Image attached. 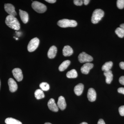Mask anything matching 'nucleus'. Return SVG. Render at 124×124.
<instances>
[{
	"label": "nucleus",
	"mask_w": 124,
	"mask_h": 124,
	"mask_svg": "<svg viewBox=\"0 0 124 124\" xmlns=\"http://www.w3.org/2000/svg\"><path fill=\"white\" fill-rule=\"evenodd\" d=\"M5 23L6 25L11 29L16 31H18L20 29V23L15 16L8 15L6 18Z\"/></svg>",
	"instance_id": "obj_1"
},
{
	"label": "nucleus",
	"mask_w": 124,
	"mask_h": 124,
	"mask_svg": "<svg viewBox=\"0 0 124 124\" xmlns=\"http://www.w3.org/2000/svg\"><path fill=\"white\" fill-rule=\"evenodd\" d=\"M116 5L118 8L122 9L124 8V0H118L116 2Z\"/></svg>",
	"instance_id": "obj_26"
},
{
	"label": "nucleus",
	"mask_w": 124,
	"mask_h": 124,
	"mask_svg": "<svg viewBox=\"0 0 124 124\" xmlns=\"http://www.w3.org/2000/svg\"><path fill=\"white\" fill-rule=\"evenodd\" d=\"M35 97L38 100L45 97V94L43 91L41 89H37L35 93Z\"/></svg>",
	"instance_id": "obj_22"
},
{
	"label": "nucleus",
	"mask_w": 124,
	"mask_h": 124,
	"mask_svg": "<svg viewBox=\"0 0 124 124\" xmlns=\"http://www.w3.org/2000/svg\"><path fill=\"white\" fill-rule=\"evenodd\" d=\"M63 54L65 57L70 56L73 53V50L71 47L69 46H64L62 50Z\"/></svg>",
	"instance_id": "obj_16"
},
{
	"label": "nucleus",
	"mask_w": 124,
	"mask_h": 124,
	"mask_svg": "<svg viewBox=\"0 0 124 124\" xmlns=\"http://www.w3.org/2000/svg\"><path fill=\"white\" fill-rule=\"evenodd\" d=\"M119 81L121 85H124V76H122L120 78Z\"/></svg>",
	"instance_id": "obj_29"
},
{
	"label": "nucleus",
	"mask_w": 124,
	"mask_h": 124,
	"mask_svg": "<svg viewBox=\"0 0 124 124\" xmlns=\"http://www.w3.org/2000/svg\"><path fill=\"white\" fill-rule=\"evenodd\" d=\"M45 1L49 2V3L53 4V3H55L56 1V0H46Z\"/></svg>",
	"instance_id": "obj_33"
},
{
	"label": "nucleus",
	"mask_w": 124,
	"mask_h": 124,
	"mask_svg": "<svg viewBox=\"0 0 124 124\" xmlns=\"http://www.w3.org/2000/svg\"><path fill=\"white\" fill-rule=\"evenodd\" d=\"M117 91L119 93L124 94V88L121 87V88H119L117 89Z\"/></svg>",
	"instance_id": "obj_30"
},
{
	"label": "nucleus",
	"mask_w": 124,
	"mask_h": 124,
	"mask_svg": "<svg viewBox=\"0 0 124 124\" xmlns=\"http://www.w3.org/2000/svg\"><path fill=\"white\" fill-rule=\"evenodd\" d=\"M39 44V40L35 37L29 41L27 46L28 50L30 52H33L38 48Z\"/></svg>",
	"instance_id": "obj_5"
},
{
	"label": "nucleus",
	"mask_w": 124,
	"mask_h": 124,
	"mask_svg": "<svg viewBox=\"0 0 124 124\" xmlns=\"http://www.w3.org/2000/svg\"><path fill=\"white\" fill-rule=\"evenodd\" d=\"M57 51V47L54 46H51L48 52V57L50 59H53L55 57Z\"/></svg>",
	"instance_id": "obj_14"
},
{
	"label": "nucleus",
	"mask_w": 124,
	"mask_h": 124,
	"mask_svg": "<svg viewBox=\"0 0 124 124\" xmlns=\"http://www.w3.org/2000/svg\"><path fill=\"white\" fill-rule=\"evenodd\" d=\"M14 77L18 81H21L23 78V76L22 70L20 68H16L12 71Z\"/></svg>",
	"instance_id": "obj_7"
},
{
	"label": "nucleus",
	"mask_w": 124,
	"mask_h": 124,
	"mask_svg": "<svg viewBox=\"0 0 124 124\" xmlns=\"http://www.w3.org/2000/svg\"><path fill=\"white\" fill-rule=\"evenodd\" d=\"M8 84L9 90L11 93L15 92L17 89V85L13 78H10L8 80Z\"/></svg>",
	"instance_id": "obj_11"
},
{
	"label": "nucleus",
	"mask_w": 124,
	"mask_h": 124,
	"mask_svg": "<svg viewBox=\"0 0 124 124\" xmlns=\"http://www.w3.org/2000/svg\"><path fill=\"white\" fill-rule=\"evenodd\" d=\"M78 60L80 62H88L93 61V58L91 55L83 52L80 54L78 56Z\"/></svg>",
	"instance_id": "obj_6"
},
{
	"label": "nucleus",
	"mask_w": 124,
	"mask_h": 124,
	"mask_svg": "<svg viewBox=\"0 0 124 124\" xmlns=\"http://www.w3.org/2000/svg\"><path fill=\"white\" fill-rule=\"evenodd\" d=\"M93 64L90 62L86 63L81 68V72L83 74H88L89 71L93 67Z\"/></svg>",
	"instance_id": "obj_10"
},
{
	"label": "nucleus",
	"mask_w": 124,
	"mask_h": 124,
	"mask_svg": "<svg viewBox=\"0 0 124 124\" xmlns=\"http://www.w3.org/2000/svg\"><path fill=\"white\" fill-rule=\"evenodd\" d=\"M119 66L121 69L124 70V62H120Z\"/></svg>",
	"instance_id": "obj_32"
},
{
	"label": "nucleus",
	"mask_w": 124,
	"mask_h": 124,
	"mask_svg": "<svg viewBox=\"0 0 124 124\" xmlns=\"http://www.w3.org/2000/svg\"><path fill=\"white\" fill-rule=\"evenodd\" d=\"M104 11L101 9H96L93 12L91 22L94 24L97 23L104 16Z\"/></svg>",
	"instance_id": "obj_2"
},
{
	"label": "nucleus",
	"mask_w": 124,
	"mask_h": 124,
	"mask_svg": "<svg viewBox=\"0 0 124 124\" xmlns=\"http://www.w3.org/2000/svg\"><path fill=\"white\" fill-rule=\"evenodd\" d=\"M98 124H106L104 121L102 119H100L98 121Z\"/></svg>",
	"instance_id": "obj_31"
},
{
	"label": "nucleus",
	"mask_w": 124,
	"mask_h": 124,
	"mask_svg": "<svg viewBox=\"0 0 124 124\" xmlns=\"http://www.w3.org/2000/svg\"><path fill=\"white\" fill-rule=\"evenodd\" d=\"M113 64V62L111 61L106 62L102 66V70L104 71L110 70L112 67Z\"/></svg>",
	"instance_id": "obj_21"
},
{
	"label": "nucleus",
	"mask_w": 124,
	"mask_h": 124,
	"mask_svg": "<svg viewBox=\"0 0 124 124\" xmlns=\"http://www.w3.org/2000/svg\"><path fill=\"white\" fill-rule=\"evenodd\" d=\"M120 27L121 28L123 29L124 31V23H122L120 25Z\"/></svg>",
	"instance_id": "obj_35"
},
{
	"label": "nucleus",
	"mask_w": 124,
	"mask_h": 124,
	"mask_svg": "<svg viewBox=\"0 0 124 124\" xmlns=\"http://www.w3.org/2000/svg\"><path fill=\"white\" fill-rule=\"evenodd\" d=\"M19 14L21 20L23 23H27L29 19V16L27 13L26 11L19 9Z\"/></svg>",
	"instance_id": "obj_15"
},
{
	"label": "nucleus",
	"mask_w": 124,
	"mask_h": 124,
	"mask_svg": "<svg viewBox=\"0 0 124 124\" xmlns=\"http://www.w3.org/2000/svg\"><path fill=\"white\" fill-rule=\"evenodd\" d=\"M5 122L6 124H22L19 121L12 117H8L6 119Z\"/></svg>",
	"instance_id": "obj_20"
},
{
	"label": "nucleus",
	"mask_w": 124,
	"mask_h": 124,
	"mask_svg": "<svg viewBox=\"0 0 124 124\" xmlns=\"http://www.w3.org/2000/svg\"><path fill=\"white\" fill-rule=\"evenodd\" d=\"M70 64V61L69 60H65L62 62L59 67V70L60 71H63L68 67Z\"/></svg>",
	"instance_id": "obj_19"
},
{
	"label": "nucleus",
	"mask_w": 124,
	"mask_h": 124,
	"mask_svg": "<svg viewBox=\"0 0 124 124\" xmlns=\"http://www.w3.org/2000/svg\"><path fill=\"white\" fill-rule=\"evenodd\" d=\"M83 1H84V4L85 5H88L89 4L90 0H84Z\"/></svg>",
	"instance_id": "obj_34"
},
{
	"label": "nucleus",
	"mask_w": 124,
	"mask_h": 124,
	"mask_svg": "<svg viewBox=\"0 0 124 124\" xmlns=\"http://www.w3.org/2000/svg\"><path fill=\"white\" fill-rule=\"evenodd\" d=\"M67 77L69 78H75L78 76L77 72L75 69H72L67 73Z\"/></svg>",
	"instance_id": "obj_23"
},
{
	"label": "nucleus",
	"mask_w": 124,
	"mask_h": 124,
	"mask_svg": "<svg viewBox=\"0 0 124 124\" xmlns=\"http://www.w3.org/2000/svg\"><path fill=\"white\" fill-rule=\"evenodd\" d=\"M57 106L62 110H63L66 107V103L64 97L61 96L58 99Z\"/></svg>",
	"instance_id": "obj_13"
},
{
	"label": "nucleus",
	"mask_w": 124,
	"mask_h": 124,
	"mask_svg": "<svg viewBox=\"0 0 124 124\" xmlns=\"http://www.w3.org/2000/svg\"><path fill=\"white\" fill-rule=\"evenodd\" d=\"M115 33L120 38H122L124 37V30L121 28H117L116 29Z\"/></svg>",
	"instance_id": "obj_24"
},
{
	"label": "nucleus",
	"mask_w": 124,
	"mask_h": 124,
	"mask_svg": "<svg viewBox=\"0 0 124 124\" xmlns=\"http://www.w3.org/2000/svg\"><path fill=\"white\" fill-rule=\"evenodd\" d=\"M4 8L5 10L7 13L9 14V15H12L15 17L17 15V13L15 10V8L11 4H5Z\"/></svg>",
	"instance_id": "obj_8"
},
{
	"label": "nucleus",
	"mask_w": 124,
	"mask_h": 124,
	"mask_svg": "<svg viewBox=\"0 0 124 124\" xmlns=\"http://www.w3.org/2000/svg\"><path fill=\"white\" fill-rule=\"evenodd\" d=\"M87 97L89 101L90 102H93L96 100L97 94L95 90L93 88H90L88 90Z\"/></svg>",
	"instance_id": "obj_12"
},
{
	"label": "nucleus",
	"mask_w": 124,
	"mask_h": 124,
	"mask_svg": "<svg viewBox=\"0 0 124 124\" xmlns=\"http://www.w3.org/2000/svg\"><path fill=\"white\" fill-rule=\"evenodd\" d=\"M40 87L42 91H48L50 89V86L46 82H43L40 85Z\"/></svg>",
	"instance_id": "obj_25"
},
{
	"label": "nucleus",
	"mask_w": 124,
	"mask_h": 124,
	"mask_svg": "<svg viewBox=\"0 0 124 124\" xmlns=\"http://www.w3.org/2000/svg\"><path fill=\"white\" fill-rule=\"evenodd\" d=\"M32 8L39 13H43L46 11V6L37 1H33L31 5Z\"/></svg>",
	"instance_id": "obj_4"
},
{
	"label": "nucleus",
	"mask_w": 124,
	"mask_h": 124,
	"mask_svg": "<svg viewBox=\"0 0 124 124\" xmlns=\"http://www.w3.org/2000/svg\"><path fill=\"white\" fill-rule=\"evenodd\" d=\"M87 124V123H86V122H82V123H81V124Z\"/></svg>",
	"instance_id": "obj_36"
},
{
	"label": "nucleus",
	"mask_w": 124,
	"mask_h": 124,
	"mask_svg": "<svg viewBox=\"0 0 124 124\" xmlns=\"http://www.w3.org/2000/svg\"><path fill=\"white\" fill-rule=\"evenodd\" d=\"M48 106L50 110L54 112H57L59 110V108L55 103L54 99L51 98L48 102Z\"/></svg>",
	"instance_id": "obj_9"
},
{
	"label": "nucleus",
	"mask_w": 124,
	"mask_h": 124,
	"mask_svg": "<svg viewBox=\"0 0 124 124\" xmlns=\"http://www.w3.org/2000/svg\"><path fill=\"white\" fill-rule=\"evenodd\" d=\"M84 89V85L83 84H78L75 86L74 89V92L76 95L79 96L82 94Z\"/></svg>",
	"instance_id": "obj_18"
},
{
	"label": "nucleus",
	"mask_w": 124,
	"mask_h": 124,
	"mask_svg": "<svg viewBox=\"0 0 124 124\" xmlns=\"http://www.w3.org/2000/svg\"><path fill=\"white\" fill-rule=\"evenodd\" d=\"M44 124H52L51 123H49V122H46V123H45Z\"/></svg>",
	"instance_id": "obj_37"
},
{
	"label": "nucleus",
	"mask_w": 124,
	"mask_h": 124,
	"mask_svg": "<svg viewBox=\"0 0 124 124\" xmlns=\"http://www.w3.org/2000/svg\"><path fill=\"white\" fill-rule=\"evenodd\" d=\"M57 24L59 27L62 28L74 27L77 26V23L75 20L64 19L59 20Z\"/></svg>",
	"instance_id": "obj_3"
},
{
	"label": "nucleus",
	"mask_w": 124,
	"mask_h": 124,
	"mask_svg": "<svg viewBox=\"0 0 124 124\" xmlns=\"http://www.w3.org/2000/svg\"><path fill=\"white\" fill-rule=\"evenodd\" d=\"M74 4L78 6H80L83 4V1L81 0H75L73 1Z\"/></svg>",
	"instance_id": "obj_27"
},
{
	"label": "nucleus",
	"mask_w": 124,
	"mask_h": 124,
	"mask_svg": "<svg viewBox=\"0 0 124 124\" xmlns=\"http://www.w3.org/2000/svg\"><path fill=\"white\" fill-rule=\"evenodd\" d=\"M120 115L122 116H124V106H121L119 108Z\"/></svg>",
	"instance_id": "obj_28"
},
{
	"label": "nucleus",
	"mask_w": 124,
	"mask_h": 124,
	"mask_svg": "<svg viewBox=\"0 0 124 124\" xmlns=\"http://www.w3.org/2000/svg\"><path fill=\"white\" fill-rule=\"evenodd\" d=\"M104 75L106 77V82L108 84H110L113 80V75L112 72L110 70L105 71L104 72Z\"/></svg>",
	"instance_id": "obj_17"
},
{
	"label": "nucleus",
	"mask_w": 124,
	"mask_h": 124,
	"mask_svg": "<svg viewBox=\"0 0 124 124\" xmlns=\"http://www.w3.org/2000/svg\"><path fill=\"white\" fill-rule=\"evenodd\" d=\"M0 86H1V82H0Z\"/></svg>",
	"instance_id": "obj_38"
}]
</instances>
